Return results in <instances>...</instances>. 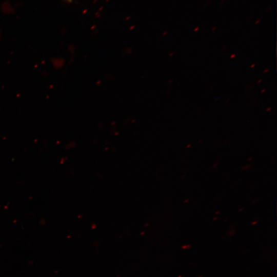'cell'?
<instances>
[{
	"label": "cell",
	"mask_w": 277,
	"mask_h": 277,
	"mask_svg": "<svg viewBox=\"0 0 277 277\" xmlns=\"http://www.w3.org/2000/svg\"><path fill=\"white\" fill-rule=\"evenodd\" d=\"M190 247V245H184L182 247L183 249H186V248H189Z\"/></svg>",
	"instance_id": "1"
},
{
	"label": "cell",
	"mask_w": 277,
	"mask_h": 277,
	"mask_svg": "<svg viewBox=\"0 0 277 277\" xmlns=\"http://www.w3.org/2000/svg\"><path fill=\"white\" fill-rule=\"evenodd\" d=\"M199 29V28L197 27V28H196L195 29H194V31H197Z\"/></svg>",
	"instance_id": "2"
},
{
	"label": "cell",
	"mask_w": 277,
	"mask_h": 277,
	"mask_svg": "<svg viewBox=\"0 0 277 277\" xmlns=\"http://www.w3.org/2000/svg\"><path fill=\"white\" fill-rule=\"evenodd\" d=\"M235 54H233L230 56V58H233L234 56H235Z\"/></svg>",
	"instance_id": "3"
},
{
	"label": "cell",
	"mask_w": 277,
	"mask_h": 277,
	"mask_svg": "<svg viewBox=\"0 0 277 277\" xmlns=\"http://www.w3.org/2000/svg\"><path fill=\"white\" fill-rule=\"evenodd\" d=\"M260 22V20H258L257 22H256V21L255 22V24H258Z\"/></svg>",
	"instance_id": "4"
},
{
	"label": "cell",
	"mask_w": 277,
	"mask_h": 277,
	"mask_svg": "<svg viewBox=\"0 0 277 277\" xmlns=\"http://www.w3.org/2000/svg\"><path fill=\"white\" fill-rule=\"evenodd\" d=\"M256 223H257V221L252 223V224L253 225V224H255Z\"/></svg>",
	"instance_id": "5"
},
{
	"label": "cell",
	"mask_w": 277,
	"mask_h": 277,
	"mask_svg": "<svg viewBox=\"0 0 277 277\" xmlns=\"http://www.w3.org/2000/svg\"><path fill=\"white\" fill-rule=\"evenodd\" d=\"M254 66H255V64L252 65L251 66V68L253 67Z\"/></svg>",
	"instance_id": "6"
},
{
	"label": "cell",
	"mask_w": 277,
	"mask_h": 277,
	"mask_svg": "<svg viewBox=\"0 0 277 277\" xmlns=\"http://www.w3.org/2000/svg\"><path fill=\"white\" fill-rule=\"evenodd\" d=\"M268 71V69H266V70L264 71V73H266V72H267V71Z\"/></svg>",
	"instance_id": "7"
},
{
	"label": "cell",
	"mask_w": 277,
	"mask_h": 277,
	"mask_svg": "<svg viewBox=\"0 0 277 277\" xmlns=\"http://www.w3.org/2000/svg\"><path fill=\"white\" fill-rule=\"evenodd\" d=\"M270 110V108H268V109H267L266 110L268 111V110Z\"/></svg>",
	"instance_id": "8"
},
{
	"label": "cell",
	"mask_w": 277,
	"mask_h": 277,
	"mask_svg": "<svg viewBox=\"0 0 277 277\" xmlns=\"http://www.w3.org/2000/svg\"><path fill=\"white\" fill-rule=\"evenodd\" d=\"M264 91H265V89H264V90H262L261 92H264Z\"/></svg>",
	"instance_id": "9"
},
{
	"label": "cell",
	"mask_w": 277,
	"mask_h": 277,
	"mask_svg": "<svg viewBox=\"0 0 277 277\" xmlns=\"http://www.w3.org/2000/svg\"><path fill=\"white\" fill-rule=\"evenodd\" d=\"M215 29H216V27H214V28H213L212 30H214Z\"/></svg>",
	"instance_id": "10"
},
{
	"label": "cell",
	"mask_w": 277,
	"mask_h": 277,
	"mask_svg": "<svg viewBox=\"0 0 277 277\" xmlns=\"http://www.w3.org/2000/svg\"><path fill=\"white\" fill-rule=\"evenodd\" d=\"M260 82H261V80L258 81V83H260Z\"/></svg>",
	"instance_id": "11"
},
{
	"label": "cell",
	"mask_w": 277,
	"mask_h": 277,
	"mask_svg": "<svg viewBox=\"0 0 277 277\" xmlns=\"http://www.w3.org/2000/svg\"><path fill=\"white\" fill-rule=\"evenodd\" d=\"M66 1H70V0H66Z\"/></svg>",
	"instance_id": "12"
},
{
	"label": "cell",
	"mask_w": 277,
	"mask_h": 277,
	"mask_svg": "<svg viewBox=\"0 0 277 277\" xmlns=\"http://www.w3.org/2000/svg\"><path fill=\"white\" fill-rule=\"evenodd\" d=\"M198 277H201V276H198Z\"/></svg>",
	"instance_id": "13"
}]
</instances>
